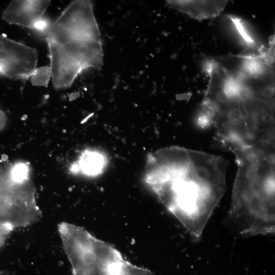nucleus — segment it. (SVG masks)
Listing matches in <instances>:
<instances>
[{"label": "nucleus", "instance_id": "1", "mask_svg": "<svg viewBox=\"0 0 275 275\" xmlns=\"http://www.w3.org/2000/svg\"><path fill=\"white\" fill-rule=\"evenodd\" d=\"M163 153L160 166L149 182L168 210L199 240L226 191L227 161L184 149Z\"/></svg>", "mask_w": 275, "mask_h": 275}, {"label": "nucleus", "instance_id": "2", "mask_svg": "<svg viewBox=\"0 0 275 275\" xmlns=\"http://www.w3.org/2000/svg\"><path fill=\"white\" fill-rule=\"evenodd\" d=\"M52 86L69 88L84 70L103 64L101 35L89 0L71 3L47 31Z\"/></svg>", "mask_w": 275, "mask_h": 275}, {"label": "nucleus", "instance_id": "3", "mask_svg": "<svg viewBox=\"0 0 275 275\" xmlns=\"http://www.w3.org/2000/svg\"><path fill=\"white\" fill-rule=\"evenodd\" d=\"M238 169L229 217L245 236L274 233V157L248 153L236 157Z\"/></svg>", "mask_w": 275, "mask_h": 275}, {"label": "nucleus", "instance_id": "4", "mask_svg": "<svg viewBox=\"0 0 275 275\" xmlns=\"http://www.w3.org/2000/svg\"><path fill=\"white\" fill-rule=\"evenodd\" d=\"M10 165H0V225L13 231L36 223L42 212L31 178L12 176Z\"/></svg>", "mask_w": 275, "mask_h": 275}, {"label": "nucleus", "instance_id": "5", "mask_svg": "<svg viewBox=\"0 0 275 275\" xmlns=\"http://www.w3.org/2000/svg\"><path fill=\"white\" fill-rule=\"evenodd\" d=\"M72 270L73 275H152L150 270L133 265L109 246L86 251L75 261Z\"/></svg>", "mask_w": 275, "mask_h": 275}, {"label": "nucleus", "instance_id": "6", "mask_svg": "<svg viewBox=\"0 0 275 275\" xmlns=\"http://www.w3.org/2000/svg\"><path fill=\"white\" fill-rule=\"evenodd\" d=\"M51 3L50 1H12L2 13V18L11 24L35 30Z\"/></svg>", "mask_w": 275, "mask_h": 275}, {"label": "nucleus", "instance_id": "7", "mask_svg": "<svg viewBox=\"0 0 275 275\" xmlns=\"http://www.w3.org/2000/svg\"><path fill=\"white\" fill-rule=\"evenodd\" d=\"M171 8L184 13L190 17L202 20L213 18L225 8L228 1H167Z\"/></svg>", "mask_w": 275, "mask_h": 275}, {"label": "nucleus", "instance_id": "8", "mask_svg": "<svg viewBox=\"0 0 275 275\" xmlns=\"http://www.w3.org/2000/svg\"><path fill=\"white\" fill-rule=\"evenodd\" d=\"M105 159L100 153L91 150H86L80 155L78 163L73 167L75 172L80 171L82 174L91 176L100 174L104 168Z\"/></svg>", "mask_w": 275, "mask_h": 275}, {"label": "nucleus", "instance_id": "9", "mask_svg": "<svg viewBox=\"0 0 275 275\" xmlns=\"http://www.w3.org/2000/svg\"><path fill=\"white\" fill-rule=\"evenodd\" d=\"M227 16L231 21L235 30L246 47L257 50L258 53L265 48L255 38L248 24L242 19L233 15H227Z\"/></svg>", "mask_w": 275, "mask_h": 275}, {"label": "nucleus", "instance_id": "10", "mask_svg": "<svg viewBox=\"0 0 275 275\" xmlns=\"http://www.w3.org/2000/svg\"><path fill=\"white\" fill-rule=\"evenodd\" d=\"M51 70L50 66L37 68L31 76V81L34 86L47 87L51 79Z\"/></svg>", "mask_w": 275, "mask_h": 275}, {"label": "nucleus", "instance_id": "11", "mask_svg": "<svg viewBox=\"0 0 275 275\" xmlns=\"http://www.w3.org/2000/svg\"><path fill=\"white\" fill-rule=\"evenodd\" d=\"M12 231L11 230L0 225V248L5 244Z\"/></svg>", "mask_w": 275, "mask_h": 275}, {"label": "nucleus", "instance_id": "12", "mask_svg": "<svg viewBox=\"0 0 275 275\" xmlns=\"http://www.w3.org/2000/svg\"><path fill=\"white\" fill-rule=\"evenodd\" d=\"M7 124V115L4 111L0 109V132L6 128Z\"/></svg>", "mask_w": 275, "mask_h": 275}]
</instances>
